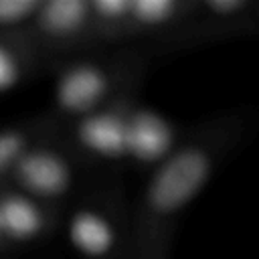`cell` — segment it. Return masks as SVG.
Segmentation results:
<instances>
[{"label":"cell","instance_id":"cell-14","mask_svg":"<svg viewBox=\"0 0 259 259\" xmlns=\"http://www.w3.org/2000/svg\"><path fill=\"white\" fill-rule=\"evenodd\" d=\"M208 8L217 14H231L235 10H241L243 2L241 0H212V2H208Z\"/></svg>","mask_w":259,"mask_h":259},{"label":"cell","instance_id":"cell-4","mask_svg":"<svg viewBox=\"0 0 259 259\" xmlns=\"http://www.w3.org/2000/svg\"><path fill=\"white\" fill-rule=\"evenodd\" d=\"M12 170L20 186L36 196H59L69 188L73 178L69 162L45 148H28Z\"/></svg>","mask_w":259,"mask_h":259},{"label":"cell","instance_id":"cell-1","mask_svg":"<svg viewBox=\"0 0 259 259\" xmlns=\"http://www.w3.org/2000/svg\"><path fill=\"white\" fill-rule=\"evenodd\" d=\"M214 158L206 148L184 146L172 150L154 170L146 186L148 208L156 214H174L188 206L212 176Z\"/></svg>","mask_w":259,"mask_h":259},{"label":"cell","instance_id":"cell-13","mask_svg":"<svg viewBox=\"0 0 259 259\" xmlns=\"http://www.w3.org/2000/svg\"><path fill=\"white\" fill-rule=\"evenodd\" d=\"M130 2L132 0H91L89 12L101 18H107V20L123 18L130 14Z\"/></svg>","mask_w":259,"mask_h":259},{"label":"cell","instance_id":"cell-9","mask_svg":"<svg viewBox=\"0 0 259 259\" xmlns=\"http://www.w3.org/2000/svg\"><path fill=\"white\" fill-rule=\"evenodd\" d=\"M176 10L178 4L174 0H132L127 16L146 26H160L168 22Z\"/></svg>","mask_w":259,"mask_h":259},{"label":"cell","instance_id":"cell-8","mask_svg":"<svg viewBox=\"0 0 259 259\" xmlns=\"http://www.w3.org/2000/svg\"><path fill=\"white\" fill-rule=\"evenodd\" d=\"M91 16L89 12V2L87 0H49V2H38L36 8V22L38 26L57 36H65L71 32H77L87 18Z\"/></svg>","mask_w":259,"mask_h":259},{"label":"cell","instance_id":"cell-11","mask_svg":"<svg viewBox=\"0 0 259 259\" xmlns=\"http://www.w3.org/2000/svg\"><path fill=\"white\" fill-rule=\"evenodd\" d=\"M38 0H0V28H10L34 18Z\"/></svg>","mask_w":259,"mask_h":259},{"label":"cell","instance_id":"cell-10","mask_svg":"<svg viewBox=\"0 0 259 259\" xmlns=\"http://www.w3.org/2000/svg\"><path fill=\"white\" fill-rule=\"evenodd\" d=\"M28 150V140L18 130H0V172L14 168L18 158Z\"/></svg>","mask_w":259,"mask_h":259},{"label":"cell","instance_id":"cell-15","mask_svg":"<svg viewBox=\"0 0 259 259\" xmlns=\"http://www.w3.org/2000/svg\"><path fill=\"white\" fill-rule=\"evenodd\" d=\"M0 237H2V235H0Z\"/></svg>","mask_w":259,"mask_h":259},{"label":"cell","instance_id":"cell-3","mask_svg":"<svg viewBox=\"0 0 259 259\" xmlns=\"http://www.w3.org/2000/svg\"><path fill=\"white\" fill-rule=\"evenodd\" d=\"M109 89L107 73L93 63H77L61 73L55 85L57 105L73 115H87L97 109Z\"/></svg>","mask_w":259,"mask_h":259},{"label":"cell","instance_id":"cell-12","mask_svg":"<svg viewBox=\"0 0 259 259\" xmlns=\"http://www.w3.org/2000/svg\"><path fill=\"white\" fill-rule=\"evenodd\" d=\"M18 77H20V67L16 57L4 45H0V93L14 87L18 83Z\"/></svg>","mask_w":259,"mask_h":259},{"label":"cell","instance_id":"cell-2","mask_svg":"<svg viewBox=\"0 0 259 259\" xmlns=\"http://www.w3.org/2000/svg\"><path fill=\"white\" fill-rule=\"evenodd\" d=\"M174 142V127L162 113L140 107L125 115V156L144 164H160L172 154Z\"/></svg>","mask_w":259,"mask_h":259},{"label":"cell","instance_id":"cell-5","mask_svg":"<svg viewBox=\"0 0 259 259\" xmlns=\"http://www.w3.org/2000/svg\"><path fill=\"white\" fill-rule=\"evenodd\" d=\"M77 138L91 154L121 158L125 156V115L109 109H95L81 117Z\"/></svg>","mask_w":259,"mask_h":259},{"label":"cell","instance_id":"cell-7","mask_svg":"<svg viewBox=\"0 0 259 259\" xmlns=\"http://www.w3.org/2000/svg\"><path fill=\"white\" fill-rule=\"evenodd\" d=\"M45 217L38 204L24 194L0 198V235L14 241H28L42 231Z\"/></svg>","mask_w":259,"mask_h":259},{"label":"cell","instance_id":"cell-6","mask_svg":"<svg viewBox=\"0 0 259 259\" xmlns=\"http://www.w3.org/2000/svg\"><path fill=\"white\" fill-rule=\"evenodd\" d=\"M67 237L75 251L91 259L109 255L115 245V229L111 221L93 208H79L69 219Z\"/></svg>","mask_w":259,"mask_h":259}]
</instances>
